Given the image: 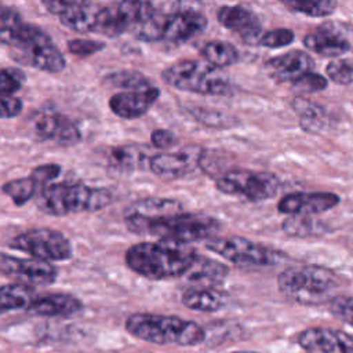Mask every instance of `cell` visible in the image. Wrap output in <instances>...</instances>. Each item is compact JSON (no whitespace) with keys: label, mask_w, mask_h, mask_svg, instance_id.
<instances>
[{"label":"cell","mask_w":353,"mask_h":353,"mask_svg":"<svg viewBox=\"0 0 353 353\" xmlns=\"http://www.w3.org/2000/svg\"><path fill=\"white\" fill-rule=\"evenodd\" d=\"M197 255L188 244L164 240L142 241L127 248L124 262L130 270L142 277L165 280L186 276Z\"/></svg>","instance_id":"cell-1"},{"label":"cell","mask_w":353,"mask_h":353,"mask_svg":"<svg viewBox=\"0 0 353 353\" xmlns=\"http://www.w3.org/2000/svg\"><path fill=\"white\" fill-rule=\"evenodd\" d=\"M125 228L135 234H150L164 241L189 244L199 240H210L221 230L216 218L203 212H176L165 216L143 219L124 216Z\"/></svg>","instance_id":"cell-2"},{"label":"cell","mask_w":353,"mask_h":353,"mask_svg":"<svg viewBox=\"0 0 353 353\" xmlns=\"http://www.w3.org/2000/svg\"><path fill=\"white\" fill-rule=\"evenodd\" d=\"M125 330L132 336L156 345L196 346L205 339L204 328L196 321L146 312L130 314Z\"/></svg>","instance_id":"cell-3"},{"label":"cell","mask_w":353,"mask_h":353,"mask_svg":"<svg viewBox=\"0 0 353 353\" xmlns=\"http://www.w3.org/2000/svg\"><path fill=\"white\" fill-rule=\"evenodd\" d=\"M280 292L290 301L316 306L330 303L339 287L338 276L328 268L319 265H299L285 268L277 276Z\"/></svg>","instance_id":"cell-4"},{"label":"cell","mask_w":353,"mask_h":353,"mask_svg":"<svg viewBox=\"0 0 353 353\" xmlns=\"http://www.w3.org/2000/svg\"><path fill=\"white\" fill-rule=\"evenodd\" d=\"M113 194L106 188L88 186L81 182H57L40 189L37 207L48 215L62 216L80 212H95L109 207Z\"/></svg>","instance_id":"cell-5"},{"label":"cell","mask_w":353,"mask_h":353,"mask_svg":"<svg viewBox=\"0 0 353 353\" xmlns=\"http://www.w3.org/2000/svg\"><path fill=\"white\" fill-rule=\"evenodd\" d=\"M161 79L175 90L199 95L226 97L233 94L232 81L205 61H175L161 70Z\"/></svg>","instance_id":"cell-6"},{"label":"cell","mask_w":353,"mask_h":353,"mask_svg":"<svg viewBox=\"0 0 353 353\" xmlns=\"http://www.w3.org/2000/svg\"><path fill=\"white\" fill-rule=\"evenodd\" d=\"M11 58L19 65L46 73H61L66 58L52 39L34 23L25 22L8 47Z\"/></svg>","instance_id":"cell-7"},{"label":"cell","mask_w":353,"mask_h":353,"mask_svg":"<svg viewBox=\"0 0 353 353\" xmlns=\"http://www.w3.org/2000/svg\"><path fill=\"white\" fill-rule=\"evenodd\" d=\"M205 248L237 266H273L285 259L284 252L240 236H215L207 240Z\"/></svg>","instance_id":"cell-8"},{"label":"cell","mask_w":353,"mask_h":353,"mask_svg":"<svg viewBox=\"0 0 353 353\" xmlns=\"http://www.w3.org/2000/svg\"><path fill=\"white\" fill-rule=\"evenodd\" d=\"M216 189L229 196H243L251 201L272 199L280 189L274 174L244 168H230L215 178Z\"/></svg>","instance_id":"cell-9"},{"label":"cell","mask_w":353,"mask_h":353,"mask_svg":"<svg viewBox=\"0 0 353 353\" xmlns=\"http://www.w3.org/2000/svg\"><path fill=\"white\" fill-rule=\"evenodd\" d=\"M10 247L30 255V258L50 263L68 261L73 255L70 240L63 233L50 228L28 229L14 236Z\"/></svg>","instance_id":"cell-10"},{"label":"cell","mask_w":353,"mask_h":353,"mask_svg":"<svg viewBox=\"0 0 353 353\" xmlns=\"http://www.w3.org/2000/svg\"><path fill=\"white\" fill-rule=\"evenodd\" d=\"M0 273L26 285H50L58 279V268L34 258L0 254Z\"/></svg>","instance_id":"cell-11"},{"label":"cell","mask_w":353,"mask_h":353,"mask_svg":"<svg viewBox=\"0 0 353 353\" xmlns=\"http://www.w3.org/2000/svg\"><path fill=\"white\" fill-rule=\"evenodd\" d=\"M204 148L199 145H188L175 152H161L152 154L148 163L149 170L167 179H178L186 176L200 167Z\"/></svg>","instance_id":"cell-12"},{"label":"cell","mask_w":353,"mask_h":353,"mask_svg":"<svg viewBox=\"0 0 353 353\" xmlns=\"http://www.w3.org/2000/svg\"><path fill=\"white\" fill-rule=\"evenodd\" d=\"M41 4L48 12L57 15L61 23L68 29L77 33H95L101 10L99 3L50 0Z\"/></svg>","instance_id":"cell-13"},{"label":"cell","mask_w":353,"mask_h":353,"mask_svg":"<svg viewBox=\"0 0 353 353\" xmlns=\"http://www.w3.org/2000/svg\"><path fill=\"white\" fill-rule=\"evenodd\" d=\"M207 17L192 8L176 10L161 15L160 41L170 44H182L205 30Z\"/></svg>","instance_id":"cell-14"},{"label":"cell","mask_w":353,"mask_h":353,"mask_svg":"<svg viewBox=\"0 0 353 353\" xmlns=\"http://www.w3.org/2000/svg\"><path fill=\"white\" fill-rule=\"evenodd\" d=\"M298 345L306 353H353V336L328 327H309L296 335Z\"/></svg>","instance_id":"cell-15"},{"label":"cell","mask_w":353,"mask_h":353,"mask_svg":"<svg viewBox=\"0 0 353 353\" xmlns=\"http://www.w3.org/2000/svg\"><path fill=\"white\" fill-rule=\"evenodd\" d=\"M339 201V196L331 192H294L280 199L277 210L290 216H313L332 210Z\"/></svg>","instance_id":"cell-16"},{"label":"cell","mask_w":353,"mask_h":353,"mask_svg":"<svg viewBox=\"0 0 353 353\" xmlns=\"http://www.w3.org/2000/svg\"><path fill=\"white\" fill-rule=\"evenodd\" d=\"M218 22L234 32L247 44H259L263 34L258 15L245 6H222L216 12Z\"/></svg>","instance_id":"cell-17"},{"label":"cell","mask_w":353,"mask_h":353,"mask_svg":"<svg viewBox=\"0 0 353 353\" xmlns=\"http://www.w3.org/2000/svg\"><path fill=\"white\" fill-rule=\"evenodd\" d=\"M33 134L39 141H51L59 145H74L80 142L79 127L62 113H40L33 121Z\"/></svg>","instance_id":"cell-18"},{"label":"cell","mask_w":353,"mask_h":353,"mask_svg":"<svg viewBox=\"0 0 353 353\" xmlns=\"http://www.w3.org/2000/svg\"><path fill=\"white\" fill-rule=\"evenodd\" d=\"M313 58L299 50H292L279 57L270 58L265 63L266 73L279 83H294L303 74L313 72Z\"/></svg>","instance_id":"cell-19"},{"label":"cell","mask_w":353,"mask_h":353,"mask_svg":"<svg viewBox=\"0 0 353 353\" xmlns=\"http://www.w3.org/2000/svg\"><path fill=\"white\" fill-rule=\"evenodd\" d=\"M160 97V90L154 85L139 91L116 92L109 99L110 110L125 120L142 117L156 103Z\"/></svg>","instance_id":"cell-20"},{"label":"cell","mask_w":353,"mask_h":353,"mask_svg":"<svg viewBox=\"0 0 353 353\" xmlns=\"http://www.w3.org/2000/svg\"><path fill=\"white\" fill-rule=\"evenodd\" d=\"M305 47L323 57L336 58L350 51V41L332 25H323L303 37Z\"/></svg>","instance_id":"cell-21"},{"label":"cell","mask_w":353,"mask_h":353,"mask_svg":"<svg viewBox=\"0 0 353 353\" xmlns=\"http://www.w3.org/2000/svg\"><path fill=\"white\" fill-rule=\"evenodd\" d=\"M83 309V302L66 292H52L36 296L25 309L33 316L41 317H66Z\"/></svg>","instance_id":"cell-22"},{"label":"cell","mask_w":353,"mask_h":353,"mask_svg":"<svg viewBox=\"0 0 353 353\" xmlns=\"http://www.w3.org/2000/svg\"><path fill=\"white\" fill-rule=\"evenodd\" d=\"M102 156L108 167L120 172H130L143 164L148 150L139 145H120L106 148Z\"/></svg>","instance_id":"cell-23"},{"label":"cell","mask_w":353,"mask_h":353,"mask_svg":"<svg viewBox=\"0 0 353 353\" xmlns=\"http://www.w3.org/2000/svg\"><path fill=\"white\" fill-rule=\"evenodd\" d=\"M182 211V203L171 197H146L131 203L125 211L124 216H138L143 219H152L159 216H165Z\"/></svg>","instance_id":"cell-24"},{"label":"cell","mask_w":353,"mask_h":353,"mask_svg":"<svg viewBox=\"0 0 353 353\" xmlns=\"http://www.w3.org/2000/svg\"><path fill=\"white\" fill-rule=\"evenodd\" d=\"M181 301L185 307L194 312H216L223 307L226 298L214 287L200 285L185 290Z\"/></svg>","instance_id":"cell-25"},{"label":"cell","mask_w":353,"mask_h":353,"mask_svg":"<svg viewBox=\"0 0 353 353\" xmlns=\"http://www.w3.org/2000/svg\"><path fill=\"white\" fill-rule=\"evenodd\" d=\"M292 109L299 119L301 127L312 134H319L328 128L330 117L325 109L306 98L298 97L292 101Z\"/></svg>","instance_id":"cell-26"},{"label":"cell","mask_w":353,"mask_h":353,"mask_svg":"<svg viewBox=\"0 0 353 353\" xmlns=\"http://www.w3.org/2000/svg\"><path fill=\"white\" fill-rule=\"evenodd\" d=\"M199 51L203 59L216 69L232 66L240 61L239 50L223 40L205 41Z\"/></svg>","instance_id":"cell-27"},{"label":"cell","mask_w":353,"mask_h":353,"mask_svg":"<svg viewBox=\"0 0 353 353\" xmlns=\"http://www.w3.org/2000/svg\"><path fill=\"white\" fill-rule=\"evenodd\" d=\"M33 287L22 283H10L0 287V314L17 309H26L36 298Z\"/></svg>","instance_id":"cell-28"},{"label":"cell","mask_w":353,"mask_h":353,"mask_svg":"<svg viewBox=\"0 0 353 353\" xmlns=\"http://www.w3.org/2000/svg\"><path fill=\"white\" fill-rule=\"evenodd\" d=\"M229 273V268L212 258L197 255L186 277L196 283H221Z\"/></svg>","instance_id":"cell-29"},{"label":"cell","mask_w":353,"mask_h":353,"mask_svg":"<svg viewBox=\"0 0 353 353\" xmlns=\"http://www.w3.org/2000/svg\"><path fill=\"white\" fill-rule=\"evenodd\" d=\"M283 232L291 237H313L325 232V225L312 216H288L281 223Z\"/></svg>","instance_id":"cell-30"},{"label":"cell","mask_w":353,"mask_h":353,"mask_svg":"<svg viewBox=\"0 0 353 353\" xmlns=\"http://www.w3.org/2000/svg\"><path fill=\"white\" fill-rule=\"evenodd\" d=\"M39 189V185L30 176L15 178L1 185V192L6 196H8L12 200V203L18 207L32 200L36 196V193L40 192Z\"/></svg>","instance_id":"cell-31"},{"label":"cell","mask_w":353,"mask_h":353,"mask_svg":"<svg viewBox=\"0 0 353 353\" xmlns=\"http://www.w3.org/2000/svg\"><path fill=\"white\" fill-rule=\"evenodd\" d=\"M103 81L112 87L125 88V91H139L152 87V81L135 70H117L105 76Z\"/></svg>","instance_id":"cell-32"},{"label":"cell","mask_w":353,"mask_h":353,"mask_svg":"<svg viewBox=\"0 0 353 353\" xmlns=\"http://www.w3.org/2000/svg\"><path fill=\"white\" fill-rule=\"evenodd\" d=\"M283 4L294 12L312 18L328 17L338 7V3L334 0H287Z\"/></svg>","instance_id":"cell-33"},{"label":"cell","mask_w":353,"mask_h":353,"mask_svg":"<svg viewBox=\"0 0 353 353\" xmlns=\"http://www.w3.org/2000/svg\"><path fill=\"white\" fill-rule=\"evenodd\" d=\"M25 21L18 10L11 6L0 4V43L8 47Z\"/></svg>","instance_id":"cell-34"},{"label":"cell","mask_w":353,"mask_h":353,"mask_svg":"<svg viewBox=\"0 0 353 353\" xmlns=\"http://www.w3.org/2000/svg\"><path fill=\"white\" fill-rule=\"evenodd\" d=\"M325 73L331 81L339 85L353 84V63L346 59H334L327 68Z\"/></svg>","instance_id":"cell-35"},{"label":"cell","mask_w":353,"mask_h":353,"mask_svg":"<svg viewBox=\"0 0 353 353\" xmlns=\"http://www.w3.org/2000/svg\"><path fill=\"white\" fill-rule=\"evenodd\" d=\"M25 83V73L19 68L0 69V95L12 97Z\"/></svg>","instance_id":"cell-36"},{"label":"cell","mask_w":353,"mask_h":353,"mask_svg":"<svg viewBox=\"0 0 353 353\" xmlns=\"http://www.w3.org/2000/svg\"><path fill=\"white\" fill-rule=\"evenodd\" d=\"M294 39H295V34L291 29L277 28V29L265 32L259 39V44L268 48H281L291 44Z\"/></svg>","instance_id":"cell-37"},{"label":"cell","mask_w":353,"mask_h":353,"mask_svg":"<svg viewBox=\"0 0 353 353\" xmlns=\"http://www.w3.org/2000/svg\"><path fill=\"white\" fill-rule=\"evenodd\" d=\"M68 50L70 54L76 57H91L97 52H101L106 44L99 40H91V39H72L68 40Z\"/></svg>","instance_id":"cell-38"},{"label":"cell","mask_w":353,"mask_h":353,"mask_svg":"<svg viewBox=\"0 0 353 353\" xmlns=\"http://www.w3.org/2000/svg\"><path fill=\"white\" fill-rule=\"evenodd\" d=\"M330 312L341 321L353 327V296L336 295L328 303Z\"/></svg>","instance_id":"cell-39"},{"label":"cell","mask_w":353,"mask_h":353,"mask_svg":"<svg viewBox=\"0 0 353 353\" xmlns=\"http://www.w3.org/2000/svg\"><path fill=\"white\" fill-rule=\"evenodd\" d=\"M292 85H294V88H296L301 92L312 94V92H319V91L325 90L328 85V80H327V77L321 76L320 73L309 72V73L303 74L302 77H299L296 81H294Z\"/></svg>","instance_id":"cell-40"},{"label":"cell","mask_w":353,"mask_h":353,"mask_svg":"<svg viewBox=\"0 0 353 353\" xmlns=\"http://www.w3.org/2000/svg\"><path fill=\"white\" fill-rule=\"evenodd\" d=\"M59 174H61V165L59 164L47 163V164H41V165L34 167L29 176L39 185L40 189H43L44 186L50 185V182L52 179H55Z\"/></svg>","instance_id":"cell-41"},{"label":"cell","mask_w":353,"mask_h":353,"mask_svg":"<svg viewBox=\"0 0 353 353\" xmlns=\"http://www.w3.org/2000/svg\"><path fill=\"white\" fill-rule=\"evenodd\" d=\"M23 110V102L18 97L0 95V119H14Z\"/></svg>","instance_id":"cell-42"},{"label":"cell","mask_w":353,"mask_h":353,"mask_svg":"<svg viewBox=\"0 0 353 353\" xmlns=\"http://www.w3.org/2000/svg\"><path fill=\"white\" fill-rule=\"evenodd\" d=\"M150 142L154 148L157 149H170L174 145H176V137L174 132H171L170 130H164V128H157L150 134Z\"/></svg>","instance_id":"cell-43"},{"label":"cell","mask_w":353,"mask_h":353,"mask_svg":"<svg viewBox=\"0 0 353 353\" xmlns=\"http://www.w3.org/2000/svg\"><path fill=\"white\" fill-rule=\"evenodd\" d=\"M194 110L196 112H192V114H194L197 120H200L207 125L221 127L223 121H228V116L221 112H215L211 109H194Z\"/></svg>","instance_id":"cell-44"},{"label":"cell","mask_w":353,"mask_h":353,"mask_svg":"<svg viewBox=\"0 0 353 353\" xmlns=\"http://www.w3.org/2000/svg\"><path fill=\"white\" fill-rule=\"evenodd\" d=\"M230 353H259V352H255V350H234V352H230Z\"/></svg>","instance_id":"cell-45"}]
</instances>
